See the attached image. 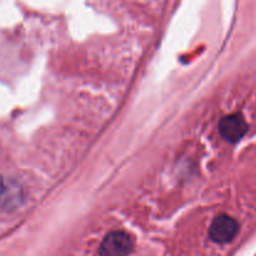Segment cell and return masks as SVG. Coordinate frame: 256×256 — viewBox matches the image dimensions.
I'll return each instance as SVG.
<instances>
[{
	"label": "cell",
	"mask_w": 256,
	"mask_h": 256,
	"mask_svg": "<svg viewBox=\"0 0 256 256\" xmlns=\"http://www.w3.org/2000/svg\"><path fill=\"white\" fill-rule=\"evenodd\" d=\"M222 136L229 142H236L246 134L248 124L242 114H232L222 118L219 124Z\"/></svg>",
	"instance_id": "obj_3"
},
{
	"label": "cell",
	"mask_w": 256,
	"mask_h": 256,
	"mask_svg": "<svg viewBox=\"0 0 256 256\" xmlns=\"http://www.w3.org/2000/svg\"><path fill=\"white\" fill-rule=\"evenodd\" d=\"M132 250V239L124 232H112L100 245L102 256H128Z\"/></svg>",
	"instance_id": "obj_1"
},
{
	"label": "cell",
	"mask_w": 256,
	"mask_h": 256,
	"mask_svg": "<svg viewBox=\"0 0 256 256\" xmlns=\"http://www.w3.org/2000/svg\"><path fill=\"white\" fill-rule=\"evenodd\" d=\"M239 232V224L229 215H219L210 226V239L218 244H228L232 242Z\"/></svg>",
	"instance_id": "obj_2"
},
{
	"label": "cell",
	"mask_w": 256,
	"mask_h": 256,
	"mask_svg": "<svg viewBox=\"0 0 256 256\" xmlns=\"http://www.w3.org/2000/svg\"><path fill=\"white\" fill-rule=\"evenodd\" d=\"M18 188L12 186L10 182H5L0 175V206H8L12 202H18Z\"/></svg>",
	"instance_id": "obj_4"
}]
</instances>
